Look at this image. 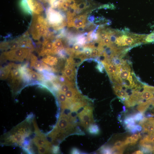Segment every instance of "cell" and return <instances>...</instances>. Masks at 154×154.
<instances>
[{"instance_id": "32", "label": "cell", "mask_w": 154, "mask_h": 154, "mask_svg": "<svg viewBox=\"0 0 154 154\" xmlns=\"http://www.w3.org/2000/svg\"><path fill=\"white\" fill-rule=\"evenodd\" d=\"M92 50V49L89 47H85L84 51L83 54L86 56L90 55Z\"/></svg>"}, {"instance_id": "13", "label": "cell", "mask_w": 154, "mask_h": 154, "mask_svg": "<svg viewBox=\"0 0 154 154\" xmlns=\"http://www.w3.org/2000/svg\"><path fill=\"white\" fill-rule=\"evenodd\" d=\"M102 62L110 77L116 74L118 71V66L113 63Z\"/></svg>"}, {"instance_id": "35", "label": "cell", "mask_w": 154, "mask_h": 154, "mask_svg": "<svg viewBox=\"0 0 154 154\" xmlns=\"http://www.w3.org/2000/svg\"><path fill=\"white\" fill-rule=\"evenodd\" d=\"M114 6L112 4H106L103 5L101 6L98 8L99 9H100L102 8L105 9H114Z\"/></svg>"}, {"instance_id": "19", "label": "cell", "mask_w": 154, "mask_h": 154, "mask_svg": "<svg viewBox=\"0 0 154 154\" xmlns=\"http://www.w3.org/2000/svg\"><path fill=\"white\" fill-rule=\"evenodd\" d=\"M154 98V94L148 90L143 89L141 92V98L143 100H148Z\"/></svg>"}, {"instance_id": "29", "label": "cell", "mask_w": 154, "mask_h": 154, "mask_svg": "<svg viewBox=\"0 0 154 154\" xmlns=\"http://www.w3.org/2000/svg\"><path fill=\"white\" fill-rule=\"evenodd\" d=\"M102 53L98 49L96 48H94L92 49L90 56L94 57L100 56Z\"/></svg>"}, {"instance_id": "42", "label": "cell", "mask_w": 154, "mask_h": 154, "mask_svg": "<svg viewBox=\"0 0 154 154\" xmlns=\"http://www.w3.org/2000/svg\"><path fill=\"white\" fill-rule=\"evenodd\" d=\"M151 105L154 106V98L151 99Z\"/></svg>"}, {"instance_id": "43", "label": "cell", "mask_w": 154, "mask_h": 154, "mask_svg": "<svg viewBox=\"0 0 154 154\" xmlns=\"http://www.w3.org/2000/svg\"><path fill=\"white\" fill-rule=\"evenodd\" d=\"M152 147H153V151H154V143L153 144Z\"/></svg>"}, {"instance_id": "9", "label": "cell", "mask_w": 154, "mask_h": 154, "mask_svg": "<svg viewBox=\"0 0 154 154\" xmlns=\"http://www.w3.org/2000/svg\"><path fill=\"white\" fill-rule=\"evenodd\" d=\"M27 5L33 13L40 14L44 11V7L40 0H26Z\"/></svg>"}, {"instance_id": "15", "label": "cell", "mask_w": 154, "mask_h": 154, "mask_svg": "<svg viewBox=\"0 0 154 154\" xmlns=\"http://www.w3.org/2000/svg\"><path fill=\"white\" fill-rule=\"evenodd\" d=\"M63 75L68 80H72L74 76V66L65 67L63 71Z\"/></svg>"}, {"instance_id": "31", "label": "cell", "mask_w": 154, "mask_h": 154, "mask_svg": "<svg viewBox=\"0 0 154 154\" xmlns=\"http://www.w3.org/2000/svg\"><path fill=\"white\" fill-rule=\"evenodd\" d=\"M101 152L102 153L105 154L112 153V148L108 147H104L102 148Z\"/></svg>"}, {"instance_id": "30", "label": "cell", "mask_w": 154, "mask_h": 154, "mask_svg": "<svg viewBox=\"0 0 154 154\" xmlns=\"http://www.w3.org/2000/svg\"><path fill=\"white\" fill-rule=\"evenodd\" d=\"M143 114L140 112L133 116L135 121H140L142 119L144 118Z\"/></svg>"}, {"instance_id": "16", "label": "cell", "mask_w": 154, "mask_h": 154, "mask_svg": "<svg viewBox=\"0 0 154 154\" xmlns=\"http://www.w3.org/2000/svg\"><path fill=\"white\" fill-rule=\"evenodd\" d=\"M41 60L45 63L52 66L56 65L58 62V59L56 57L50 55L42 58Z\"/></svg>"}, {"instance_id": "2", "label": "cell", "mask_w": 154, "mask_h": 154, "mask_svg": "<svg viewBox=\"0 0 154 154\" xmlns=\"http://www.w3.org/2000/svg\"><path fill=\"white\" fill-rule=\"evenodd\" d=\"M46 20L50 27L57 31L67 25L66 15L61 11L49 7L46 10Z\"/></svg>"}, {"instance_id": "23", "label": "cell", "mask_w": 154, "mask_h": 154, "mask_svg": "<svg viewBox=\"0 0 154 154\" xmlns=\"http://www.w3.org/2000/svg\"><path fill=\"white\" fill-rule=\"evenodd\" d=\"M54 48L57 52V53L60 50L64 49L63 44L60 38H56L53 42Z\"/></svg>"}, {"instance_id": "21", "label": "cell", "mask_w": 154, "mask_h": 154, "mask_svg": "<svg viewBox=\"0 0 154 154\" xmlns=\"http://www.w3.org/2000/svg\"><path fill=\"white\" fill-rule=\"evenodd\" d=\"M20 5L22 10L25 13L29 15L33 14V13L29 8L26 0H21Z\"/></svg>"}, {"instance_id": "1", "label": "cell", "mask_w": 154, "mask_h": 154, "mask_svg": "<svg viewBox=\"0 0 154 154\" xmlns=\"http://www.w3.org/2000/svg\"><path fill=\"white\" fill-rule=\"evenodd\" d=\"M29 117L16 126L4 136L3 144L16 145L23 146L25 140L32 133L30 128Z\"/></svg>"}, {"instance_id": "11", "label": "cell", "mask_w": 154, "mask_h": 154, "mask_svg": "<svg viewBox=\"0 0 154 154\" xmlns=\"http://www.w3.org/2000/svg\"><path fill=\"white\" fill-rule=\"evenodd\" d=\"M21 47L17 38L12 40L3 41L1 43L0 49L7 50H13Z\"/></svg>"}, {"instance_id": "17", "label": "cell", "mask_w": 154, "mask_h": 154, "mask_svg": "<svg viewBox=\"0 0 154 154\" xmlns=\"http://www.w3.org/2000/svg\"><path fill=\"white\" fill-rule=\"evenodd\" d=\"M11 72V69L9 65L1 68L0 79L5 80L7 78Z\"/></svg>"}, {"instance_id": "4", "label": "cell", "mask_w": 154, "mask_h": 154, "mask_svg": "<svg viewBox=\"0 0 154 154\" xmlns=\"http://www.w3.org/2000/svg\"><path fill=\"white\" fill-rule=\"evenodd\" d=\"M33 17L30 28V31L33 38L36 40L40 38L39 33L44 27L49 26L46 19L43 16L35 13Z\"/></svg>"}, {"instance_id": "44", "label": "cell", "mask_w": 154, "mask_h": 154, "mask_svg": "<svg viewBox=\"0 0 154 154\" xmlns=\"http://www.w3.org/2000/svg\"><path fill=\"white\" fill-rule=\"evenodd\" d=\"M64 1H69L70 0H63Z\"/></svg>"}, {"instance_id": "38", "label": "cell", "mask_w": 154, "mask_h": 154, "mask_svg": "<svg viewBox=\"0 0 154 154\" xmlns=\"http://www.w3.org/2000/svg\"><path fill=\"white\" fill-rule=\"evenodd\" d=\"M88 21L90 23H93L94 22L95 18L94 16L93 15H90L88 18Z\"/></svg>"}, {"instance_id": "28", "label": "cell", "mask_w": 154, "mask_h": 154, "mask_svg": "<svg viewBox=\"0 0 154 154\" xmlns=\"http://www.w3.org/2000/svg\"><path fill=\"white\" fill-rule=\"evenodd\" d=\"M119 74L121 78L125 80L127 79L129 75L131 74V72L130 71L123 68L122 67Z\"/></svg>"}, {"instance_id": "33", "label": "cell", "mask_w": 154, "mask_h": 154, "mask_svg": "<svg viewBox=\"0 0 154 154\" xmlns=\"http://www.w3.org/2000/svg\"><path fill=\"white\" fill-rule=\"evenodd\" d=\"M143 89L149 91L154 94V86H149L147 84L143 85Z\"/></svg>"}, {"instance_id": "18", "label": "cell", "mask_w": 154, "mask_h": 154, "mask_svg": "<svg viewBox=\"0 0 154 154\" xmlns=\"http://www.w3.org/2000/svg\"><path fill=\"white\" fill-rule=\"evenodd\" d=\"M151 99L143 102L138 106L137 110L140 112L143 113L148 109L151 105Z\"/></svg>"}, {"instance_id": "22", "label": "cell", "mask_w": 154, "mask_h": 154, "mask_svg": "<svg viewBox=\"0 0 154 154\" xmlns=\"http://www.w3.org/2000/svg\"><path fill=\"white\" fill-rule=\"evenodd\" d=\"M140 146L141 150L143 153H151L153 151L152 146L150 144H144Z\"/></svg>"}, {"instance_id": "7", "label": "cell", "mask_w": 154, "mask_h": 154, "mask_svg": "<svg viewBox=\"0 0 154 154\" xmlns=\"http://www.w3.org/2000/svg\"><path fill=\"white\" fill-rule=\"evenodd\" d=\"M38 53L40 56H43L56 54L57 52L54 48L53 42L49 40L44 39Z\"/></svg>"}, {"instance_id": "24", "label": "cell", "mask_w": 154, "mask_h": 154, "mask_svg": "<svg viewBox=\"0 0 154 154\" xmlns=\"http://www.w3.org/2000/svg\"><path fill=\"white\" fill-rule=\"evenodd\" d=\"M88 130L90 133L94 135L98 134L100 132V129L96 124H91L89 126Z\"/></svg>"}, {"instance_id": "3", "label": "cell", "mask_w": 154, "mask_h": 154, "mask_svg": "<svg viewBox=\"0 0 154 154\" xmlns=\"http://www.w3.org/2000/svg\"><path fill=\"white\" fill-rule=\"evenodd\" d=\"M33 50L26 47H20L3 52L2 58L11 61L22 62L28 58Z\"/></svg>"}, {"instance_id": "5", "label": "cell", "mask_w": 154, "mask_h": 154, "mask_svg": "<svg viewBox=\"0 0 154 154\" xmlns=\"http://www.w3.org/2000/svg\"><path fill=\"white\" fill-rule=\"evenodd\" d=\"M92 111L91 107L87 106L78 115L81 125L85 128H87L93 122Z\"/></svg>"}, {"instance_id": "8", "label": "cell", "mask_w": 154, "mask_h": 154, "mask_svg": "<svg viewBox=\"0 0 154 154\" xmlns=\"http://www.w3.org/2000/svg\"><path fill=\"white\" fill-rule=\"evenodd\" d=\"M25 75L30 82H42L45 80L44 76L27 68L26 65H23Z\"/></svg>"}, {"instance_id": "39", "label": "cell", "mask_w": 154, "mask_h": 154, "mask_svg": "<svg viewBox=\"0 0 154 154\" xmlns=\"http://www.w3.org/2000/svg\"><path fill=\"white\" fill-rule=\"evenodd\" d=\"M148 120L150 121L154 126V117H150L147 118Z\"/></svg>"}, {"instance_id": "6", "label": "cell", "mask_w": 154, "mask_h": 154, "mask_svg": "<svg viewBox=\"0 0 154 154\" xmlns=\"http://www.w3.org/2000/svg\"><path fill=\"white\" fill-rule=\"evenodd\" d=\"M30 59L31 67L40 71L45 70L55 71V69L50 67L42 61L39 60L37 57L34 54L31 53L29 56Z\"/></svg>"}, {"instance_id": "20", "label": "cell", "mask_w": 154, "mask_h": 154, "mask_svg": "<svg viewBox=\"0 0 154 154\" xmlns=\"http://www.w3.org/2000/svg\"><path fill=\"white\" fill-rule=\"evenodd\" d=\"M154 143V134H149L141 140L139 142L140 145L144 144H153Z\"/></svg>"}, {"instance_id": "14", "label": "cell", "mask_w": 154, "mask_h": 154, "mask_svg": "<svg viewBox=\"0 0 154 154\" xmlns=\"http://www.w3.org/2000/svg\"><path fill=\"white\" fill-rule=\"evenodd\" d=\"M87 16L86 15H83L75 17L73 20V27L77 28L85 25Z\"/></svg>"}, {"instance_id": "12", "label": "cell", "mask_w": 154, "mask_h": 154, "mask_svg": "<svg viewBox=\"0 0 154 154\" xmlns=\"http://www.w3.org/2000/svg\"><path fill=\"white\" fill-rule=\"evenodd\" d=\"M113 89L115 94L122 101L127 99L129 96L127 92L123 89V86L118 84H115Z\"/></svg>"}, {"instance_id": "26", "label": "cell", "mask_w": 154, "mask_h": 154, "mask_svg": "<svg viewBox=\"0 0 154 154\" xmlns=\"http://www.w3.org/2000/svg\"><path fill=\"white\" fill-rule=\"evenodd\" d=\"M154 43V31L150 34L147 35L143 41V44Z\"/></svg>"}, {"instance_id": "41", "label": "cell", "mask_w": 154, "mask_h": 154, "mask_svg": "<svg viewBox=\"0 0 154 154\" xmlns=\"http://www.w3.org/2000/svg\"><path fill=\"white\" fill-rule=\"evenodd\" d=\"M143 153L141 150H138L135 151L133 154H143Z\"/></svg>"}, {"instance_id": "34", "label": "cell", "mask_w": 154, "mask_h": 154, "mask_svg": "<svg viewBox=\"0 0 154 154\" xmlns=\"http://www.w3.org/2000/svg\"><path fill=\"white\" fill-rule=\"evenodd\" d=\"M101 42H102V44L104 45L109 46L112 45L111 43L110 37L109 36Z\"/></svg>"}, {"instance_id": "10", "label": "cell", "mask_w": 154, "mask_h": 154, "mask_svg": "<svg viewBox=\"0 0 154 154\" xmlns=\"http://www.w3.org/2000/svg\"><path fill=\"white\" fill-rule=\"evenodd\" d=\"M17 38L21 47H26L34 49V45L32 39L29 37L27 31Z\"/></svg>"}, {"instance_id": "27", "label": "cell", "mask_w": 154, "mask_h": 154, "mask_svg": "<svg viewBox=\"0 0 154 154\" xmlns=\"http://www.w3.org/2000/svg\"><path fill=\"white\" fill-rule=\"evenodd\" d=\"M124 123L126 125H135V120L133 116H127L124 120Z\"/></svg>"}, {"instance_id": "36", "label": "cell", "mask_w": 154, "mask_h": 154, "mask_svg": "<svg viewBox=\"0 0 154 154\" xmlns=\"http://www.w3.org/2000/svg\"><path fill=\"white\" fill-rule=\"evenodd\" d=\"M81 45L78 43H76L73 46L72 50L73 52H75L78 51Z\"/></svg>"}, {"instance_id": "40", "label": "cell", "mask_w": 154, "mask_h": 154, "mask_svg": "<svg viewBox=\"0 0 154 154\" xmlns=\"http://www.w3.org/2000/svg\"><path fill=\"white\" fill-rule=\"evenodd\" d=\"M79 151L77 149H74L72 151V153H79Z\"/></svg>"}, {"instance_id": "25", "label": "cell", "mask_w": 154, "mask_h": 154, "mask_svg": "<svg viewBox=\"0 0 154 154\" xmlns=\"http://www.w3.org/2000/svg\"><path fill=\"white\" fill-rule=\"evenodd\" d=\"M39 153L45 154L51 153V151L53 152V149L44 146H39L37 147Z\"/></svg>"}, {"instance_id": "37", "label": "cell", "mask_w": 154, "mask_h": 154, "mask_svg": "<svg viewBox=\"0 0 154 154\" xmlns=\"http://www.w3.org/2000/svg\"><path fill=\"white\" fill-rule=\"evenodd\" d=\"M98 69L100 72H102L104 70V68L102 64L101 63H99L97 66Z\"/></svg>"}]
</instances>
